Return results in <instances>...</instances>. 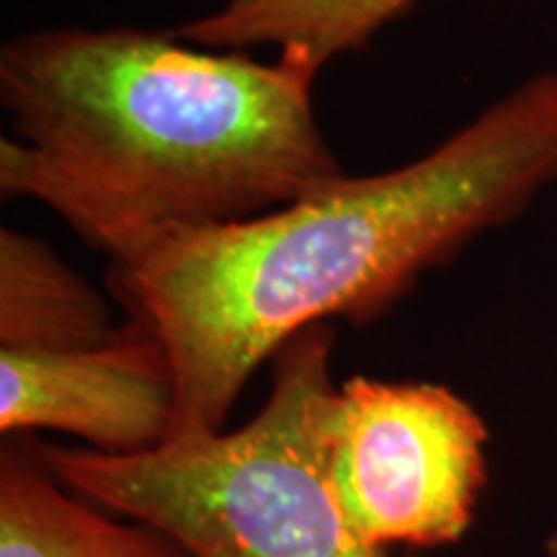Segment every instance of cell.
<instances>
[{
    "mask_svg": "<svg viewBox=\"0 0 557 557\" xmlns=\"http://www.w3.org/2000/svg\"><path fill=\"white\" fill-rule=\"evenodd\" d=\"M333 346L331 323L289 338L271 359L261 410L238 429H181L129 457L47 442L39 451L70 491L194 557H387L348 527L325 478Z\"/></svg>",
    "mask_w": 557,
    "mask_h": 557,
    "instance_id": "3",
    "label": "cell"
},
{
    "mask_svg": "<svg viewBox=\"0 0 557 557\" xmlns=\"http://www.w3.org/2000/svg\"><path fill=\"white\" fill-rule=\"evenodd\" d=\"M315 81L173 32H21L0 47V194L52 209L111 267L171 233L261 218L346 176Z\"/></svg>",
    "mask_w": 557,
    "mask_h": 557,
    "instance_id": "2",
    "label": "cell"
},
{
    "mask_svg": "<svg viewBox=\"0 0 557 557\" xmlns=\"http://www.w3.org/2000/svg\"><path fill=\"white\" fill-rule=\"evenodd\" d=\"M418 0H225L184 21L178 39L207 50L276 47L278 58L318 78L336 58L361 50Z\"/></svg>",
    "mask_w": 557,
    "mask_h": 557,
    "instance_id": "7",
    "label": "cell"
},
{
    "mask_svg": "<svg viewBox=\"0 0 557 557\" xmlns=\"http://www.w3.org/2000/svg\"><path fill=\"white\" fill-rule=\"evenodd\" d=\"M557 184V70L500 96L398 169L346 176L261 218L184 230L111 267L127 318L169 348L178 429H225L297 333L377 320L487 230Z\"/></svg>",
    "mask_w": 557,
    "mask_h": 557,
    "instance_id": "1",
    "label": "cell"
},
{
    "mask_svg": "<svg viewBox=\"0 0 557 557\" xmlns=\"http://www.w3.org/2000/svg\"><path fill=\"white\" fill-rule=\"evenodd\" d=\"M178 429L169 348L135 318L103 344L70 351H0V434L58 431L86 449L129 457Z\"/></svg>",
    "mask_w": 557,
    "mask_h": 557,
    "instance_id": "5",
    "label": "cell"
},
{
    "mask_svg": "<svg viewBox=\"0 0 557 557\" xmlns=\"http://www.w3.org/2000/svg\"><path fill=\"white\" fill-rule=\"evenodd\" d=\"M116 331L107 297L50 243L0 230V351H70Z\"/></svg>",
    "mask_w": 557,
    "mask_h": 557,
    "instance_id": "8",
    "label": "cell"
},
{
    "mask_svg": "<svg viewBox=\"0 0 557 557\" xmlns=\"http://www.w3.org/2000/svg\"><path fill=\"white\" fill-rule=\"evenodd\" d=\"M0 557H194L143 521L124 519L62 483L37 436L0 447Z\"/></svg>",
    "mask_w": 557,
    "mask_h": 557,
    "instance_id": "6",
    "label": "cell"
},
{
    "mask_svg": "<svg viewBox=\"0 0 557 557\" xmlns=\"http://www.w3.org/2000/svg\"><path fill=\"white\" fill-rule=\"evenodd\" d=\"M487 442L483 416L451 387L354 374L338 385L325 478L372 547H447L475 521Z\"/></svg>",
    "mask_w": 557,
    "mask_h": 557,
    "instance_id": "4",
    "label": "cell"
},
{
    "mask_svg": "<svg viewBox=\"0 0 557 557\" xmlns=\"http://www.w3.org/2000/svg\"><path fill=\"white\" fill-rule=\"evenodd\" d=\"M545 557H557V529L545 540Z\"/></svg>",
    "mask_w": 557,
    "mask_h": 557,
    "instance_id": "9",
    "label": "cell"
}]
</instances>
